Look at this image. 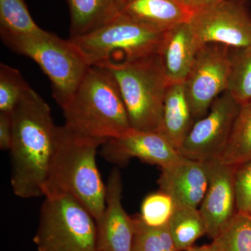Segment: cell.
<instances>
[{
  "label": "cell",
  "mask_w": 251,
  "mask_h": 251,
  "mask_svg": "<svg viewBox=\"0 0 251 251\" xmlns=\"http://www.w3.org/2000/svg\"><path fill=\"white\" fill-rule=\"evenodd\" d=\"M234 185L237 211L248 212L251 204V161L235 166Z\"/></svg>",
  "instance_id": "obj_27"
},
{
  "label": "cell",
  "mask_w": 251,
  "mask_h": 251,
  "mask_svg": "<svg viewBox=\"0 0 251 251\" xmlns=\"http://www.w3.org/2000/svg\"><path fill=\"white\" fill-rule=\"evenodd\" d=\"M105 142L77 135L64 125L57 126L43 196L71 195L98 221L105 210L106 185L102 181L96 156Z\"/></svg>",
  "instance_id": "obj_2"
},
{
  "label": "cell",
  "mask_w": 251,
  "mask_h": 251,
  "mask_svg": "<svg viewBox=\"0 0 251 251\" xmlns=\"http://www.w3.org/2000/svg\"><path fill=\"white\" fill-rule=\"evenodd\" d=\"M12 139L11 112H0V149L10 150Z\"/></svg>",
  "instance_id": "obj_28"
},
{
  "label": "cell",
  "mask_w": 251,
  "mask_h": 251,
  "mask_svg": "<svg viewBox=\"0 0 251 251\" xmlns=\"http://www.w3.org/2000/svg\"><path fill=\"white\" fill-rule=\"evenodd\" d=\"M188 23L200 47L206 44L235 49L251 46V16L242 1L225 0L196 10Z\"/></svg>",
  "instance_id": "obj_10"
},
{
  "label": "cell",
  "mask_w": 251,
  "mask_h": 251,
  "mask_svg": "<svg viewBox=\"0 0 251 251\" xmlns=\"http://www.w3.org/2000/svg\"><path fill=\"white\" fill-rule=\"evenodd\" d=\"M219 161L232 166L251 161V100L241 105L227 148Z\"/></svg>",
  "instance_id": "obj_20"
},
{
  "label": "cell",
  "mask_w": 251,
  "mask_h": 251,
  "mask_svg": "<svg viewBox=\"0 0 251 251\" xmlns=\"http://www.w3.org/2000/svg\"><path fill=\"white\" fill-rule=\"evenodd\" d=\"M219 251H251V215L239 212L213 239Z\"/></svg>",
  "instance_id": "obj_23"
},
{
  "label": "cell",
  "mask_w": 251,
  "mask_h": 251,
  "mask_svg": "<svg viewBox=\"0 0 251 251\" xmlns=\"http://www.w3.org/2000/svg\"><path fill=\"white\" fill-rule=\"evenodd\" d=\"M168 225L177 251L187 250L206 234L205 224L197 208L175 207Z\"/></svg>",
  "instance_id": "obj_19"
},
{
  "label": "cell",
  "mask_w": 251,
  "mask_h": 251,
  "mask_svg": "<svg viewBox=\"0 0 251 251\" xmlns=\"http://www.w3.org/2000/svg\"><path fill=\"white\" fill-rule=\"evenodd\" d=\"M194 124L184 82L169 83L165 95L161 124L157 131L178 150Z\"/></svg>",
  "instance_id": "obj_17"
},
{
  "label": "cell",
  "mask_w": 251,
  "mask_h": 251,
  "mask_svg": "<svg viewBox=\"0 0 251 251\" xmlns=\"http://www.w3.org/2000/svg\"><path fill=\"white\" fill-rule=\"evenodd\" d=\"M163 35L122 13L97 30L69 39L89 65L103 67L158 53Z\"/></svg>",
  "instance_id": "obj_6"
},
{
  "label": "cell",
  "mask_w": 251,
  "mask_h": 251,
  "mask_svg": "<svg viewBox=\"0 0 251 251\" xmlns=\"http://www.w3.org/2000/svg\"><path fill=\"white\" fill-rule=\"evenodd\" d=\"M122 13L164 32L188 22L193 11L179 0H123Z\"/></svg>",
  "instance_id": "obj_16"
},
{
  "label": "cell",
  "mask_w": 251,
  "mask_h": 251,
  "mask_svg": "<svg viewBox=\"0 0 251 251\" xmlns=\"http://www.w3.org/2000/svg\"><path fill=\"white\" fill-rule=\"evenodd\" d=\"M5 45L39 64L52 84V96L63 108L91 66L70 39L44 30L34 35H1Z\"/></svg>",
  "instance_id": "obj_5"
},
{
  "label": "cell",
  "mask_w": 251,
  "mask_h": 251,
  "mask_svg": "<svg viewBox=\"0 0 251 251\" xmlns=\"http://www.w3.org/2000/svg\"><path fill=\"white\" fill-rule=\"evenodd\" d=\"M30 88L21 72L1 63L0 64V112H11L20 99Z\"/></svg>",
  "instance_id": "obj_25"
},
{
  "label": "cell",
  "mask_w": 251,
  "mask_h": 251,
  "mask_svg": "<svg viewBox=\"0 0 251 251\" xmlns=\"http://www.w3.org/2000/svg\"><path fill=\"white\" fill-rule=\"evenodd\" d=\"M244 1H248V0H244Z\"/></svg>",
  "instance_id": "obj_33"
},
{
  "label": "cell",
  "mask_w": 251,
  "mask_h": 251,
  "mask_svg": "<svg viewBox=\"0 0 251 251\" xmlns=\"http://www.w3.org/2000/svg\"><path fill=\"white\" fill-rule=\"evenodd\" d=\"M206 163L181 157L171 166L162 168L158 180L159 191L173 199L175 207L197 208L207 189Z\"/></svg>",
  "instance_id": "obj_14"
},
{
  "label": "cell",
  "mask_w": 251,
  "mask_h": 251,
  "mask_svg": "<svg viewBox=\"0 0 251 251\" xmlns=\"http://www.w3.org/2000/svg\"><path fill=\"white\" fill-rule=\"evenodd\" d=\"M184 251H219V249H218L216 243L213 241V242L209 245L199 247H192Z\"/></svg>",
  "instance_id": "obj_30"
},
{
  "label": "cell",
  "mask_w": 251,
  "mask_h": 251,
  "mask_svg": "<svg viewBox=\"0 0 251 251\" xmlns=\"http://www.w3.org/2000/svg\"><path fill=\"white\" fill-rule=\"evenodd\" d=\"M12 139L11 183L16 196L40 197L55 143L57 126L50 109L29 89L11 112Z\"/></svg>",
  "instance_id": "obj_1"
},
{
  "label": "cell",
  "mask_w": 251,
  "mask_h": 251,
  "mask_svg": "<svg viewBox=\"0 0 251 251\" xmlns=\"http://www.w3.org/2000/svg\"><path fill=\"white\" fill-rule=\"evenodd\" d=\"M175 208L173 199L166 193L158 191L145 198L140 217L150 227H161L168 224Z\"/></svg>",
  "instance_id": "obj_26"
},
{
  "label": "cell",
  "mask_w": 251,
  "mask_h": 251,
  "mask_svg": "<svg viewBox=\"0 0 251 251\" xmlns=\"http://www.w3.org/2000/svg\"><path fill=\"white\" fill-rule=\"evenodd\" d=\"M248 213H249V214H251V204L250 206V208H249V211H248Z\"/></svg>",
  "instance_id": "obj_32"
},
{
  "label": "cell",
  "mask_w": 251,
  "mask_h": 251,
  "mask_svg": "<svg viewBox=\"0 0 251 251\" xmlns=\"http://www.w3.org/2000/svg\"><path fill=\"white\" fill-rule=\"evenodd\" d=\"M122 175L119 168L110 173L106 184L105 208L96 221L97 248L109 251H132L135 235V221L122 206Z\"/></svg>",
  "instance_id": "obj_13"
},
{
  "label": "cell",
  "mask_w": 251,
  "mask_h": 251,
  "mask_svg": "<svg viewBox=\"0 0 251 251\" xmlns=\"http://www.w3.org/2000/svg\"><path fill=\"white\" fill-rule=\"evenodd\" d=\"M199 48L188 22L163 32L158 54L170 83L184 82Z\"/></svg>",
  "instance_id": "obj_15"
},
{
  "label": "cell",
  "mask_w": 251,
  "mask_h": 251,
  "mask_svg": "<svg viewBox=\"0 0 251 251\" xmlns=\"http://www.w3.org/2000/svg\"><path fill=\"white\" fill-rule=\"evenodd\" d=\"M103 68L116 80L132 129L157 131L170 83L158 54Z\"/></svg>",
  "instance_id": "obj_4"
},
{
  "label": "cell",
  "mask_w": 251,
  "mask_h": 251,
  "mask_svg": "<svg viewBox=\"0 0 251 251\" xmlns=\"http://www.w3.org/2000/svg\"><path fill=\"white\" fill-rule=\"evenodd\" d=\"M44 31L33 20L25 0H0V35H34Z\"/></svg>",
  "instance_id": "obj_21"
},
{
  "label": "cell",
  "mask_w": 251,
  "mask_h": 251,
  "mask_svg": "<svg viewBox=\"0 0 251 251\" xmlns=\"http://www.w3.org/2000/svg\"><path fill=\"white\" fill-rule=\"evenodd\" d=\"M33 242L37 251H96L97 222L71 195L46 198Z\"/></svg>",
  "instance_id": "obj_7"
},
{
  "label": "cell",
  "mask_w": 251,
  "mask_h": 251,
  "mask_svg": "<svg viewBox=\"0 0 251 251\" xmlns=\"http://www.w3.org/2000/svg\"><path fill=\"white\" fill-rule=\"evenodd\" d=\"M70 14V37L90 34L122 14L123 0H66Z\"/></svg>",
  "instance_id": "obj_18"
},
{
  "label": "cell",
  "mask_w": 251,
  "mask_h": 251,
  "mask_svg": "<svg viewBox=\"0 0 251 251\" xmlns=\"http://www.w3.org/2000/svg\"><path fill=\"white\" fill-rule=\"evenodd\" d=\"M207 189L200 209L206 234L214 239L237 213L234 172L235 166L219 160L207 162Z\"/></svg>",
  "instance_id": "obj_12"
},
{
  "label": "cell",
  "mask_w": 251,
  "mask_h": 251,
  "mask_svg": "<svg viewBox=\"0 0 251 251\" xmlns=\"http://www.w3.org/2000/svg\"><path fill=\"white\" fill-rule=\"evenodd\" d=\"M179 1L186 5L191 11H194L206 6L218 4L225 0H179Z\"/></svg>",
  "instance_id": "obj_29"
},
{
  "label": "cell",
  "mask_w": 251,
  "mask_h": 251,
  "mask_svg": "<svg viewBox=\"0 0 251 251\" xmlns=\"http://www.w3.org/2000/svg\"><path fill=\"white\" fill-rule=\"evenodd\" d=\"M109 163L125 166L133 158L165 168L181 159L177 150L158 131L130 129L118 138H110L100 149Z\"/></svg>",
  "instance_id": "obj_11"
},
{
  "label": "cell",
  "mask_w": 251,
  "mask_h": 251,
  "mask_svg": "<svg viewBox=\"0 0 251 251\" xmlns=\"http://www.w3.org/2000/svg\"><path fill=\"white\" fill-rule=\"evenodd\" d=\"M109 251L107 250V249H99V248H97V251Z\"/></svg>",
  "instance_id": "obj_31"
},
{
  "label": "cell",
  "mask_w": 251,
  "mask_h": 251,
  "mask_svg": "<svg viewBox=\"0 0 251 251\" xmlns=\"http://www.w3.org/2000/svg\"><path fill=\"white\" fill-rule=\"evenodd\" d=\"M62 110L64 126L82 136L107 141L131 129L118 85L105 68L89 67Z\"/></svg>",
  "instance_id": "obj_3"
},
{
  "label": "cell",
  "mask_w": 251,
  "mask_h": 251,
  "mask_svg": "<svg viewBox=\"0 0 251 251\" xmlns=\"http://www.w3.org/2000/svg\"><path fill=\"white\" fill-rule=\"evenodd\" d=\"M231 48L206 44L198 50L184 80L185 92L195 122L205 116L211 104L227 90Z\"/></svg>",
  "instance_id": "obj_8"
},
{
  "label": "cell",
  "mask_w": 251,
  "mask_h": 251,
  "mask_svg": "<svg viewBox=\"0 0 251 251\" xmlns=\"http://www.w3.org/2000/svg\"><path fill=\"white\" fill-rule=\"evenodd\" d=\"M227 91L241 105L251 100V46L232 54Z\"/></svg>",
  "instance_id": "obj_22"
},
{
  "label": "cell",
  "mask_w": 251,
  "mask_h": 251,
  "mask_svg": "<svg viewBox=\"0 0 251 251\" xmlns=\"http://www.w3.org/2000/svg\"><path fill=\"white\" fill-rule=\"evenodd\" d=\"M240 107L229 91L221 94L205 116L195 122L177 150L180 156L203 163L219 160L227 148Z\"/></svg>",
  "instance_id": "obj_9"
},
{
  "label": "cell",
  "mask_w": 251,
  "mask_h": 251,
  "mask_svg": "<svg viewBox=\"0 0 251 251\" xmlns=\"http://www.w3.org/2000/svg\"><path fill=\"white\" fill-rule=\"evenodd\" d=\"M135 221V235L132 251H177L170 233L168 225L150 227L138 215Z\"/></svg>",
  "instance_id": "obj_24"
}]
</instances>
